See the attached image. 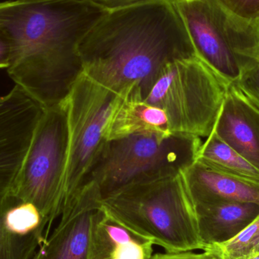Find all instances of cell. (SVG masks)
Wrapping results in <instances>:
<instances>
[{"label":"cell","mask_w":259,"mask_h":259,"mask_svg":"<svg viewBox=\"0 0 259 259\" xmlns=\"http://www.w3.org/2000/svg\"><path fill=\"white\" fill-rule=\"evenodd\" d=\"M106 12L90 0L1 2L9 77L44 109L62 103L82 73L79 42Z\"/></svg>","instance_id":"1"},{"label":"cell","mask_w":259,"mask_h":259,"mask_svg":"<svg viewBox=\"0 0 259 259\" xmlns=\"http://www.w3.org/2000/svg\"><path fill=\"white\" fill-rule=\"evenodd\" d=\"M82 73L118 95L143 93L168 62L196 55L172 0L107 12L80 39Z\"/></svg>","instance_id":"2"},{"label":"cell","mask_w":259,"mask_h":259,"mask_svg":"<svg viewBox=\"0 0 259 259\" xmlns=\"http://www.w3.org/2000/svg\"><path fill=\"white\" fill-rule=\"evenodd\" d=\"M185 170L130 186L102 199V205L166 252L203 250Z\"/></svg>","instance_id":"3"},{"label":"cell","mask_w":259,"mask_h":259,"mask_svg":"<svg viewBox=\"0 0 259 259\" xmlns=\"http://www.w3.org/2000/svg\"><path fill=\"white\" fill-rule=\"evenodd\" d=\"M229 84L196 54L164 65L143 98L164 111L172 134L207 138Z\"/></svg>","instance_id":"4"},{"label":"cell","mask_w":259,"mask_h":259,"mask_svg":"<svg viewBox=\"0 0 259 259\" xmlns=\"http://www.w3.org/2000/svg\"><path fill=\"white\" fill-rule=\"evenodd\" d=\"M202 145L193 136L138 134L106 141L91 170L102 195L107 197L122 189L187 169Z\"/></svg>","instance_id":"5"},{"label":"cell","mask_w":259,"mask_h":259,"mask_svg":"<svg viewBox=\"0 0 259 259\" xmlns=\"http://www.w3.org/2000/svg\"><path fill=\"white\" fill-rule=\"evenodd\" d=\"M196 54L228 83L245 62L259 59V23L231 15L219 0H172Z\"/></svg>","instance_id":"6"},{"label":"cell","mask_w":259,"mask_h":259,"mask_svg":"<svg viewBox=\"0 0 259 259\" xmlns=\"http://www.w3.org/2000/svg\"><path fill=\"white\" fill-rule=\"evenodd\" d=\"M119 95L81 73L65 97L68 140L62 179V212L89 181L106 143V121Z\"/></svg>","instance_id":"7"},{"label":"cell","mask_w":259,"mask_h":259,"mask_svg":"<svg viewBox=\"0 0 259 259\" xmlns=\"http://www.w3.org/2000/svg\"><path fill=\"white\" fill-rule=\"evenodd\" d=\"M68 140L65 100L44 109L21 170L8 197L30 202L50 230L62 214V179Z\"/></svg>","instance_id":"8"},{"label":"cell","mask_w":259,"mask_h":259,"mask_svg":"<svg viewBox=\"0 0 259 259\" xmlns=\"http://www.w3.org/2000/svg\"><path fill=\"white\" fill-rule=\"evenodd\" d=\"M44 109L17 85L0 97V203L10 193Z\"/></svg>","instance_id":"9"},{"label":"cell","mask_w":259,"mask_h":259,"mask_svg":"<svg viewBox=\"0 0 259 259\" xmlns=\"http://www.w3.org/2000/svg\"><path fill=\"white\" fill-rule=\"evenodd\" d=\"M102 195L90 181L61 214L60 222L31 259H90L93 228Z\"/></svg>","instance_id":"10"},{"label":"cell","mask_w":259,"mask_h":259,"mask_svg":"<svg viewBox=\"0 0 259 259\" xmlns=\"http://www.w3.org/2000/svg\"><path fill=\"white\" fill-rule=\"evenodd\" d=\"M213 132L259 170V109L230 83Z\"/></svg>","instance_id":"11"},{"label":"cell","mask_w":259,"mask_h":259,"mask_svg":"<svg viewBox=\"0 0 259 259\" xmlns=\"http://www.w3.org/2000/svg\"><path fill=\"white\" fill-rule=\"evenodd\" d=\"M42 214L30 202L0 203V259H31L47 238Z\"/></svg>","instance_id":"12"},{"label":"cell","mask_w":259,"mask_h":259,"mask_svg":"<svg viewBox=\"0 0 259 259\" xmlns=\"http://www.w3.org/2000/svg\"><path fill=\"white\" fill-rule=\"evenodd\" d=\"M138 134H172L164 111L145 101L140 88L134 86L118 97L106 121L104 136L110 141Z\"/></svg>","instance_id":"13"},{"label":"cell","mask_w":259,"mask_h":259,"mask_svg":"<svg viewBox=\"0 0 259 259\" xmlns=\"http://www.w3.org/2000/svg\"><path fill=\"white\" fill-rule=\"evenodd\" d=\"M185 172L194 205L227 201L259 204V182L221 171L197 159Z\"/></svg>","instance_id":"14"},{"label":"cell","mask_w":259,"mask_h":259,"mask_svg":"<svg viewBox=\"0 0 259 259\" xmlns=\"http://www.w3.org/2000/svg\"><path fill=\"white\" fill-rule=\"evenodd\" d=\"M198 231L204 249L235 237L259 214V204L227 202L195 205Z\"/></svg>","instance_id":"15"},{"label":"cell","mask_w":259,"mask_h":259,"mask_svg":"<svg viewBox=\"0 0 259 259\" xmlns=\"http://www.w3.org/2000/svg\"><path fill=\"white\" fill-rule=\"evenodd\" d=\"M153 246L152 241L114 219L102 205L93 228L90 259H150Z\"/></svg>","instance_id":"16"},{"label":"cell","mask_w":259,"mask_h":259,"mask_svg":"<svg viewBox=\"0 0 259 259\" xmlns=\"http://www.w3.org/2000/svg\"><path fill=\"white\" fill-rule=\"evenodd\" d=\"M196 159L221 171L259 182V170L214 132L201 145Z\"/></svg>","instance_id":"17"},{"label":"cell","mask_w":259,"mask_h":259,"mask_svg":"<svg viewBox=\"0 0 259 259\" xmlns=\"http://www.w3.org/2000/svg\"><path fill=\"white\" fill-rule=\"evenodd\" d=\"M205 249L212 252L218 259L252 258L259 253V214L250 225L229 241Z\"/></svg>","instance_id":"18"},{"label":"cell","mask_w":259,"mask_h":259,"mask_svg":"<svg viewBox=\"0 0 259 259\" xmlns=\"http://www.w3.org/2000/svg\"><path fill=\"white\" fill-rule=\"evenodd\" d=\"M234 84L259 109V59L245 62Z\"/></svg>","instance_id":"19"},{"label":"cell","mask_w":259,"mask_h":259,"mask_svg":"<svg viewBox=\"0 0 259 259\" xmlns=\"http://www.w3.org/2000/svg\"><path fill=\"white\" fill-rule=\"evenodd\" d=\"M231 14L250 24L259 23V0H219Z\"/></svg>","instance_id":"20"},{"label":"cell","mask_w":259,"mask_h":259,"mask_svg":"<svg viewBox=\"0 0 259 259\" xmlns=\"http://www.w3.org/2000/svg\"><path fill=\"white\" fill-rule=\"evenodd\" d=\"M202 253H195L191 252H166L153 255L150 259H218L211 251L208 249L202 250Z\"/></svg>","instance_id":"21"},{"label":"cell","mask_w":259,"mask_h":259,"mask_svg":"<svg viewBox=\"0 0 259 259\" xmlns=\"http://www.w3.org/2000/svg\"><path fill=\"white\" fill-rule=\"evenodd\" d=\"M99 7L102 8L106 12L118 10V9H125L131 6H137L142 3L153 0H90Z\"/></svg>","instance_id":"22"},{"label":"cell","mask_w":259,"mask_h":259,"mask_svg":"<svg viewBox=\"0 0 259 259\" xmlns=\"http://www.w3.org/2000/svg\"><path fill=\"white\" fill-rule=\"evenodd\" d=\"M11 48L6 33L0 29V69H7L10 65Z\"/></svg>","instance_id":"23"},{"label":"cell","mask_w":259,"mask_h":259,"mask_svg":"<svg viewBox=\"0 0 259 259\" xmlns=\"http://www.w3.org/2000/svg\"><path fill=\"white\" fill-rule=\"evenodd\" d=\"M251 259H259V253L255 255V256L252 257Z\"/></svg>","instance_id":"24"},{"label":"cell","mask_w":259,"mask_h":259,"mask_svg":"<svg viewBox=\"0 0 259 259\" xmlns=\"http://www.w3.org/2000/svg\"><path fill=\"white\" fill-rule=\"evenodd\" d=\"M185 1L189 2V1H192V0H185Z\"/></svg>","instance_id":"25"}]
</instances>
